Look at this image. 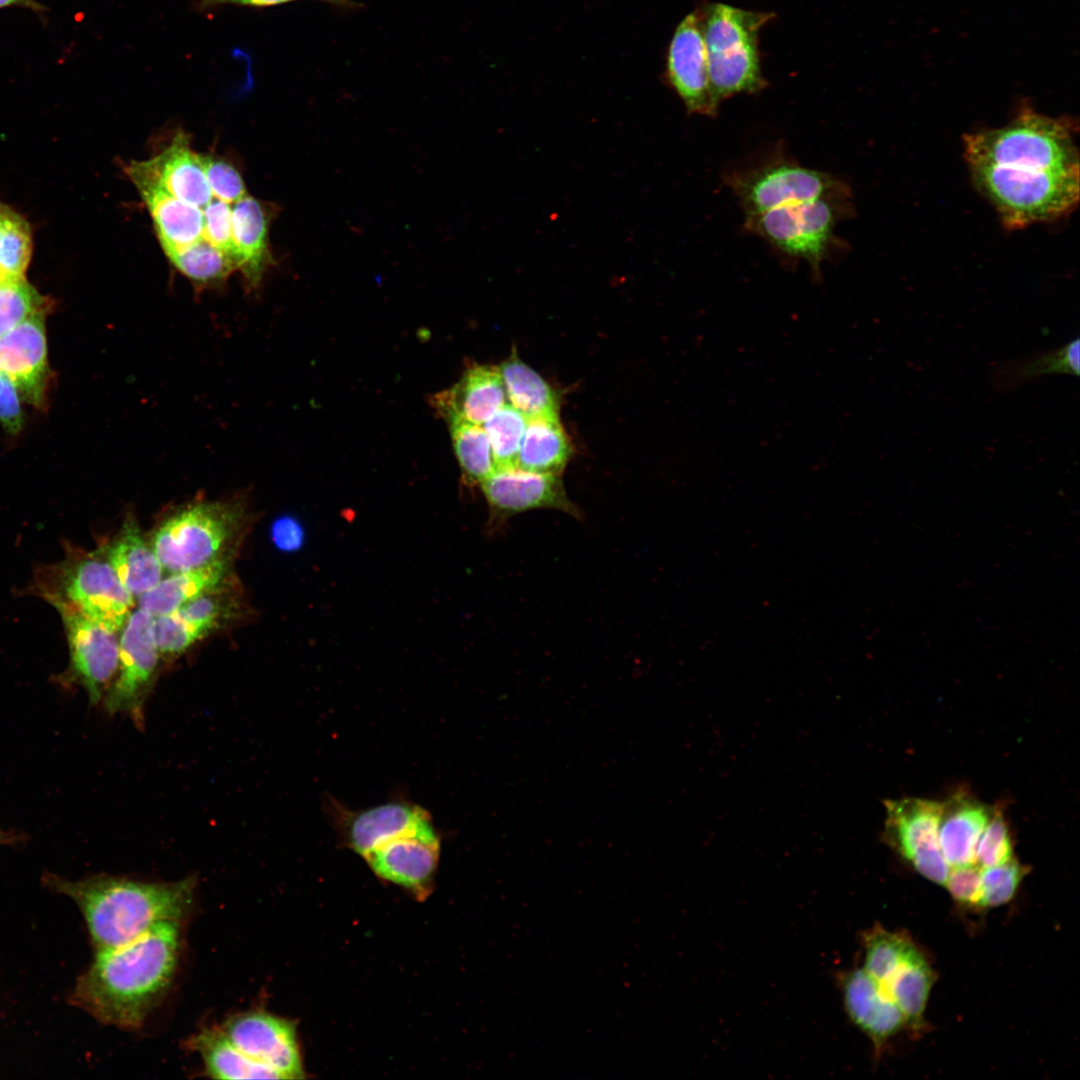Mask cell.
Here are the masks:
<instances>
[{
    "label": "cell",
    "instance_id": "obj_2",
    "mask_svg": "<svg viewBox=\"0 0 1080 1080\" xmlns=\"http://www.w3.org/2000/svg\"><path fill=\"white\" fill-rule=\"evenodd\" d=\"M181 923H161L119 947L97 951L76 1002L99 1021L137 1029L170 988L181 952Z\"/></svg>",
    "mask_w": 1080,
    "mask_h": 1080
},
{
    "label": "cell",
    "instance_id": "obj_7",
    "mask_svg": "<svg viewBox=\"0 0 1080 1080\" xmlns=\"http://www.w3.org/2000/svg\"><path fill=\"white\" fill-rule=\"evenodd\" d=\"M242 523L240 503L200 501L162 522L151 545L164 570L186 571L228 558Z\"/></svg>",
    "mask_w": 1080,
    "mask_h": 1080
},
{
    "label": "cell",
    "instance_id": "obj_34",
    "mask_svg": "<svg viewBox=\"0 0 1080 1080\" xmlns=\"http://www.w3.org/2000/svg\"><path fill=\"white\" fill-rule=\"evenodd\" d=\"M527 421L526 415L510 403H506L483 424L495 468L517 467Z\"/></svg>",
    "mask_w": 1080,
    "mask_h": 1080
},
{
    "label": "cell",
    "instance_id": "obj_28",
    "mask_svg": "<svg viewBox=\"0 0 1080 1080\" xmlns=\"http://www.w3.org/2000/svg\"><path fill=\"white\" fill-rule=\"evenodd\" d=\"M499 370L510 404L527 418L559 416L558 392L535 370L524 363L514 349Z\"/></svg>",
    "mask_w": 1080,
    "mask_h": 1080
},
{
    "label": "cell",
    "instance_id": "obj_29",
    "mask_svg": "<svg viewBox=\"0 0 1080 1080\" xmlns=\"http://www.w3.org/2000/svg\"><path fill=\"white\" fill-rule=\"evenodd\" d=\"M207 1074L216 1079H280L273 1070L253 1061L235 1047L219 1028H208L192 1037Z\"/></svg>",
    "mask_w": 1080,
    "mask_h": 1080
},
{
    "label": "cell",
    "instance_id": "obj_5",
    "mask_svg": "<svg viewBox=\"0 0 1080 1080\" xmlns=\"http://www.w3.org/2000/svg\"><path fill=\"white\" fill-rule=\"evenodd\" d=\"M712 96L719 105L737 94L767 86L762 75L759 33L774 14L709 3L699 9Z\"/></svg>",
    "mask_w": 1080,
    "mask_h": 1080
},
{
    "label": "cell",
    "instance_id": "obj_8",
    "mask_svg": "<svg viewBox=\"0 0 1080 1080\" xmlns=\"http://www.w3.org/2000/svg\"><path fill=\"white\" fill-rule=\"evenodd\" d=\"M725 182L738 199L745 218L850 189L838 177L802 166L785 156L734 170L727 174Z\"/></svg>",
    "mask_w": 1080,
    "mask_h": 1080
},
{
    "label": "cell",
    "instance_id": "obj_22",
    "mask_svg": "<svg viewBox=\"0 0 1080 1080\" xmlns=\"http://www.w3.org/2000/svg\"><path fill=\"white\" fill-rule=\"evenodd\" d=\"M942 803L939 845L949 866L975 864V849L992 808L967 791H957Z\"/></svg>",
    "mask_w": 1080,
    "mask_h": 1080
},
{
    "label": "cell",
    "instance_id": "obj_14",
    "mask_svg": "<svg viewBox=\"0 0 1080 1080\" xmlns=\"http://www.w3.org/2000/svg\"><path fill=\"white\" fill-rule=\"evenodd\" d=\"M59 613L69 648L68 677L85 690L91 704H97L117 673V632L78 612Z\"/></svg>",
    "mask_w": 1080,
    "mask_h": 1080
},
{
    "label": "cell",
    "instance_id": "obj_41",
    "mask_svg": "<svg viewBox=\"0 0 1080 1080\" xmlns=\"http://www.w3.org/2000/svg\"><path fill=\"white\" fill-rule=\"evenodd\" d=\"M231 206L215 196L202 210L203 238L219 249L237 269L236 249L232 237Z\"/></svg>",
    "mask_w": 1080,
    "mask_h": 1080
},
{
    "label": "cell",
    "instance_id": "obj_33",
    "mask_svg": "<svg viewBox=\"0 0 1080 1080\" xmlns=\"http://www.w3.org/2000/svg\"><path fill=\"white\" fill-rule=\"evenodd\" d=\"M863 942V969L880 985L918 951L909 938L882 927H874L865 932Z\"/></svg>",
    "mask_w": 1080,
    "mask_h": 1080
},
{
    "label": "cell",
    "instance_id": "obj_23",
    "mask_svg": "<svg viewBox=\"0 0 1080 1080\" xmlns=\"http://www.w3.org/2000/svg\"><path fill=\"white\" fill-rule=\"evenodd\" d=\"M506 398L499 367L476 365L456 385L436 395L434 403L445 417L455 414L483 425L506 404Z\"/></svg>",
    "mask_w": 1080,
    "mask_h": 1080
},
{
    "label": "cell",
    "instance_id": "obj_40",
    "mask_svg": "<svg viewBox=\"0 0 1080 1080\" xmlns=\"http://www.w3.org/2000/svg\"><path fill=\"white\" fill-rule=\"evenodd\" d=\"M198 155L207 182L216 198L233 204L248 195L241 174L231 163L209 154Z\"/></svg>",
    "mask_w": 1080,
    "mask_h": 1080
},
{
    "label": "cell",
    "instance_id": "obj_11",
    "mask_svg": "<svg viewBox=\"0 0 1080 1080\" xmlns=\"http://www.w3.org/2000/svg\"><path fill=\"white\" fill-rule=\"evenodd\" d=\"M323 803L341 842L362 857L398 836L435 828L426 809L401 796L360 810H351L329 795Z\"/></svg>",
    "mask_w": 1080,
    "mask_h": 1080
},
{
    "label": "cell",
    "instance_id": "obj_9",
    "mask_svg": "<svg viewBox=\"0 0 1080 1080\" xmlns=\"http://www.w3.org/2000/svg\"><path fill=\"white\" fill-rule=\"evenodd\" d=\"M155 617L138 608L131 612L119 637L116 676L104 696L110 714L126 713L137 723L152 689L160 653L154 633Z\"/></svg>",
    "mask_w": 1080,
    "mask_h": 1080
},
{
    "label": "cell",
    "instance_id": "obj_12",
    "mask_svg": "<svg viewBox=\"0 0 1080 1080\" xmlns=\"http://www.w3.org/2000/svg\"><path fill=\"white\" fill-rule=\"evenodd\" d=\"M481 489L490 522L503 525L511 517L535 509H553L581 520L583 511L566 493L561 475L513 468H495Z\"/></svg>",
    "mask_w": 1080,
    "mask_h": 1080
},
{
    "label": "cell",
    "instance_id": "obj_27",
    "mask_svg": "<svg viewBox=\"0 0 1080 1080\" xmlns=\"http://www.w3.org/2000/svg\"><path fill=\"white\" fill-rule=\"evenodd\" d=\"M571 455L572 447L559 416L528 418L518 454V468L561 475Z\"/></svg>",
    "mask_w": 1080,
    "mask_h": 1080
},
{
    "label": "cell",
    "instance_id": "obj_10",
    "mask_svg": "<svg viewBox=\"0 0 1080 1080\" xmlns=\"http://www.w3.org/2000/svg\"><path fill=\"white\" fill-rule=\"evenodd\" d=\"M883 838L926 879L944 885L949 873L939 845L942 803L907 797L884 802Z\"/></svg>",
    "mask_w": 1080,
    "mask_h": 1080
},
{
    "label": "cell",
    "instance_id": "obj_26",
    "mask_svg": "<svg viewBox=\"0 0 1080 1080\" xmlns=\"http://www.w3.org/2000/svg\"><path fill=\"white\" fill-rule=\"evenodd\" d=\"M229 569L230 557L172 573L161 579L153 589L137 597L138 608L154 617L169 614L225 582Z\"/></svg>",
    "mask_w": 1080,
    "mask_h": 1080
},
{
    "label": "cell",
    "instance_id": "obj_15",
    "mask_svg": "<svg viewBox=\"0 0 1080 1080\" xmlns=\"http://www.w3.org/2000/svg\"><path fill=\"white\" fill-rule=\"evenodd\" d=\"M664 77L688 113L717 115L719 105L711 92L699 9L686 15L676 27L667 50Z\"/></svg>",
    "mask_w": 1080,
    "mask_h": 1080
},
{
    "label": "cell",
    "instance_id": "obj_6",
    "mask_svg": "<svg viewBox=\"0 0 1080 1080\" xmlns=\"http://www.w3.org/2000/svg\"><path fill=\"white\" fill-rule=\"evenodd\" d=\"M851 211L849 189L747 217L744 228L779 254L806 261L818 276L821 264L840 248L835 229Z\"/></svg>",
    "mask_w": 1080,
    "mask_h": 1080
},
{
    "label": "cell",
    "instance_id": "obj_17",
    "mask_svg": "<svg viewBox=\"0 0 1080 1080\" xmlns=\"http://www.w3.org/2000/svg\"><path fill=\"white\" fill-rule=\"evenodd\" d=\"M439 855L440 837L433 828L393 838L363 858L380 878L420 892L431 883Z\"/></svg>",
    "mask_w": 1080,
    "mask_h": 1080
},
{
    "label": "cell",
    "instance_id": "obj_21",
    "mask_svg": "<svg viewBox=\"0 0 1080 1080\" xmlns=\"http://www.w3.org/2000/svg\"><path fill=\"white\" fill-rule=\"evenodd\" d=\"M231 210L237 269L246 287L256 290L273 263L268 241L273 208L247 195L233 203Z\"/></svg>",
    "mask_w": 1080,
    "mask_h": 1080
},
{
    "label": "cell",
    "instance_id": "obj_30",
    "mask_svg": "<svg viewBox=\"0 0 1080 1080\" xmlns=\"http://www.w3.org/2000/svg\"><path fill=\"white\" fill-rule=\"evenodd\" d=\"M935 974L918 950L882 985L886 994L901 1011L905 1025L919 1030Z\"/></svg>",
    "mask_w": 1080,
    "mask_h": 1080
},
{
    "label": "cell",
    "instance_id": "obj_24",
    "mask_svg": "<svg viewBox=\"0 0 1080 1080\" xmlns=\"http://www.w3.org/2000/svg\"><path fill=\"white\" fill-rule=\"evenodd\" d=\"M104 549L119 580L134 598L161 581L164 569L133 518L124 521L117 537Z\"/></svg>",
    "mask_w": 1080,
    "mask_h": 1080
},
{
    "label": "cell",
    "instance_id": "obj_25",
    "mask_svg": "<svg viewBox=\"0 0 1080 1080\" xmlns=\"http://www.w3.org/2000/svg\"><path fill=\"white\" fill-rule=\"evenodd\" d=\"M161 184L177 199L204 209L214 197L198 153L185 134H177L160 154L148 160Z\"/></svg>",
    "mask_w": 1080,
    "mask_h": 1080
},
{
    "label": "cell",
    "instance_id": "obj_45",
    "mask_svg": "<svg viewBox=\"0 0 1080 1080\" xmlns=\"http://www.w3.org/2000/svg\"><path fill=\"white\" fill-rule=\"evenodd\" d=\"M298 0H198L202 7H212L220 4H237L251 7H268ZM334 5L340 8L353 9L358 4L351 0H315Z\"/></svg>",
    "mask_w": 1080,
    "mask_h": 1080
},
{
    "label": "cell",
    "instance_id": "obj_36",
    "mask_svg": "<svg viewBox=\"0 0 1080 1080\" xmlns=\"http://www.w3.org/2000/svg\"><path fill=\"white\" fill-rule=\"evenodd\" d=\"M44 299L24 277L0 280V336L27 319L43 314Z\"/></svg>",
    "mask_w": 1080,
    "mask_h": 1080
},
{
    "label": "cell",
    "instance_id": "obj_38",
    "mask_svg": "<svg viewBox=\"0 0 1080 1080\" xmlns=\"http://www.w3.org/2000/svg\"><path fill=\"white\" fill-rule=\"evenodd\" d=\"M1013 859V846L1005 817L999 807L992 808L990 818L975 849V864L991 867Z\"/></svg>",
    "mask_w": 1080,
    "mask_h": 1080
},
{
    "label": "cell",
    "instance_id": "obj_42",
    "mask_svg": "<svg viewBox=\"0 0 1080 1080\" xmlns=\"http://www.w3.org/2000/svg\"><path fill=\"white\" fill-rule=\"evenodd\" d=\"M944 886L958 903L980 906L981 867L977 864L952 867Z\"/></svg>",
    "mask_w": 1080,
    "mask_h": 1080
},
{
    "label": "cell",
    "instance_id": "obj_35",
    "mask_svg": "<svg viewBox=\"0 0 1080 1080\" xmlns=\"http://www.w3.org/2000/svg\"><path fill=\"white\" fill-rule=\"evenodd\" d=\"M28 223L0 202V280L22 277L31 257Z\"/></svg>",
    "mask_w": 1080,
    "mask_h": 1080
},
{
    "label": "cell",
    "instance_id": "obj_19",
    "mask_svg": "<svg viewBox=\"0 0 1080 1080\" xmlns=\"http://www.w3.org/2000/svg\"><path fill=\"white\" fill-rule=\"evenodd\" d=\"M840 985L850 1020L880 1051L887 1040L905 1026L901 1011L863 968L841 974Z\"/></svg>",
    "mask_w": 1080,
    "mask_h": 1080
},
{
    "label": "cell",
    "instance_id": "obj_31",
    "mask_svg": "<svg viewBox=\"0 0 1080 1080\" xmlns=\"http://www.w3.org/2000/svg\"><path fill=\"white\" fill-rule=\"evenodd\" d=\"M164 252L170 263L199 291L222 287L230 273L236 270L234 263L206 240Z\"/></svg>",
    "mask_w": 1080,
    "mask_h": 1080
},
{
    "label": "cell",
    "instance_id": "obj_16",
    "mask_svg": "<svg viewBox=\"0 0 1080 1080\" xmlns=\"http://www.w3.org/2000/svg\"><path fill=\"white\" fill-rule=\"evenodd\" d=\"M126 171L151 214L164 251L205 240L202 209L177 199L166 190L148 160L132 161Z\"/></svg>",
    "mask_w": 1080,
    "mask_h": 1080
},
{
    "label": "cell",
    "instance_id": "obj_44",
    "mask_svg": "<svg viewBox=\"0 0 1080 1080\" xmlns=\"http://www.w3.org/2000/svg\"><path fill=\"white\" fill-rule=\"evenodd\" d=\"M272 543L283 552H292L303 543V529L299 522L290 516L275 519L270 528Z\"/></svg>",
    "mask_w": 1080,
    "mask_h": 1080
},
{
    "label": "cell",
    "instance_id": "obj_32",
    "mask_svg": "<svg viewBox=\"0 0 1080 1080\" xmlns=\"http://www.w3.org/2000/svg\"><path fill=\"white\" fill-rule=\"evenodd\" d=\"M446 418L464 480L470 485L481 484L495 470L483 425L469 422L455 414Z\"/></svg>",
    "mask_w": 1080,
    "mask_h": 1080
},
{
    "label": "cell",
    "instance_id": "obj_46",
    "mask_svg": "<svg viewBox=\"0 0 1080 1080\" xmlns=\"http://www.w3.org/2000/svg\"><path fill=\"white\" fill-rule=\"evenodd\" d=\"M15 6L29 9L35 13H41L46 10V7L35 0H0V9Z\"/></svg>",
    "mask_w": 1080,
    "mask_h": 1080
},
{
    "label": "cell",
    "instance_id": "obj_39",
    "mask_svg": "<svg viewBox=\"0 0 1080 1080\" xmlns=\"http://www.w3.org/2000/svg\"><path fill=\"white\" fill-rule=\"evenodd\" d=\"M1025 875V868L1014 858L981 868V907H996L1009 902Z\"/></svg>",
    "mask_w": 1080,
    "mask_h": 1080
},
{
    "label": "cell",
    "instance_id": "obj_18",
    "mask_svg": "<svg viewBox=\"0 0 1080 1080\" xmlns=\"http://www.w3.org/2000/svg\"><path fill=\"white\" fill-rule=\"evenodd\" d=\"M233 608L223 582L177 610L155 617L154 633L159 653L175 656L185 652L224 624L232 616Z\"/></svg>",
    "mask_w": 1080,
    "mask_h": 1080
},
{
    "label": "cell",
    "instance_id": "obj_13",
    "mask_svg": "<svg viewBox=\"0 0 1080 1080\" xmlns=\"http://www.w3.org/2000/svg\"><path fill=\"white\" fill-rule=\"evenodd\" d=\"M227 1039L253 1061L276 1072L280 1079L303 1078L295 1024L262 1010L228 1017L220 1027Z\"/></svg>",
    "mask_w": 1080,
    "mask_h": 1080
},
{
    "label": "cell",
    "instance_id": "obj_1",
    "mask_svg": "<svg viewBox=\"0 0 1080 1080\" xmlns=\"http://www.w3.org/2000/svg\"><path fill=\"white\" fill-rule=\"evenodd\" d=\"M964 156L1008 229L1055 220L1078 203L1079 152L1068 120L1023 108L1002 127L966 135Z\"/></svg>",
    "mask_w": 1080,
    "mask_h": 1080
},
{
    "label": "cell",
    "instance_id": "obj_20",
    "mask_svg": "<svg viewBox=\"0 0 1080 1080\" xmlns=\"http://www.w3.org/2000/svg\"><path fill=\"white\" fill-rule=\"evenodd\" d=\"M0 373L29 400L38 403L47 376V345L43 316L36 315L0 336Z\"/></svg>",
    "mask_w": 1080,
    "mask_h": 1080
},
{
    "label": "cell",
    "instance_id": "obj_43",
    "mask_svg": "<svg viewBox=\"0 0 1080 1080\" xmlns=\"http://www.w3.org/2000/svg\"><path fill=\"white\" fill-rule=\"evenodd\" d=\"M19 395L16 385L0 373V422L11 433L17 432L22 426L23 416Z\"/></svg>",
    "mask_w": 1080,
    "mask_h": 1080
},
{
    "label": "cell",
    "instance_id": "obj_37",
    "mask_svg": "<svg viewBox=\"0 0 1080 1080\" xmlns=\"http://www.w3.org/2000/svg\"><path fill=\"white\" fill-rule=\"evenodd\" d=\"M1079 340L1068 343L1057 351L1043 354L1034 359L1015 363L1009 368H1002L1000 384H1013L1028 378L1047 373L1079 374Z\"/></svg>",
    "mask_w": 1080,
    "mask_h": 1080
},
{
    "label": "cell",
    "instance_id": "obj_3",
    "mask_svg": "<svg viewBox=\"0 0 1080 1080\" xmlns=\"http://www.w3.org/2000/svg\"><path fill=\"white\" fill-rule=\"evenodd\" d=\"M80 907L97 951L119 947L189 914L196 880L148 882L107 875L56 881Z\"/></svg>",
    "mask_w": 1080,
    "mask_h": 1080
},
{
    "label": "cell",
    "instance_id": "obj_4",
    "mask_svg": "<svg viewBox=\"0 0 1080 1080\" xmlns=\"http://www.w3.org/2000/svg\"><path fill=\"white\" fill-rule=\"evenodd\" d=\"M31 592L58 612H78L117 633L135 605L104 548L91 552L69 548L62 560L38 569Z\"/></svg>",
    "mask_w": 1080,
    "mask_h": 1080
}]
</instances>
